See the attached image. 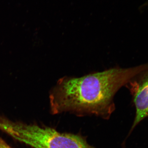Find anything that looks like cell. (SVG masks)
I'll use <instances>...</instances> for the list:
<instances>
[{"instance_id":"2","label":"cell","mask_w":148,"mask_h":148,"mask_svg":"<svg viewBox=\"0 0 148 148\" xmlns=\"http://www.w3.org/2000/svg\"><path fill=\"white\" fill-rule=\"evenodd\" d=\"M126 86L132 95L136 109L131 133L141 121L148 118V68L136 75Z\"/></svg>"},{"instance_id":"1","label":"cell","mask_w":148,"mask_h":148,"mask_svg":"<svg viewBox=\"0 0 148 148\" xmlns=\"http://www.w3.org/2000/svg\"><path fill=\"white\" fill-rule=\"evenodd\" d=\"M148 68L146 63L127 68H116L84 76L60 79L49 95L53 114L70 112L94 114L108 119L114 110V98L117 91Z\"/></svg>"},{"instance_id":"3","label":"cell","mask_w":148,"mask_h":148,"mask_svg":"<svg viewBox=\"0 0 148 148\" xmlns=\"http://www.w3.org/2000/svg\"><path fill=\"white\" fill-rule=\"evenodd\" d=\"M0 148H12L0 137Z\"/></svg>"}]
</instances>
